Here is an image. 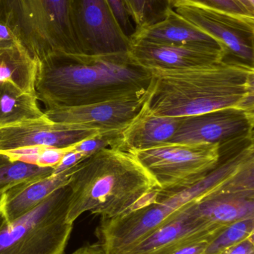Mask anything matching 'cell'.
I'll list each match as a JSON object with an SVG mask.
<instances>
[{"instance_id": "21", "label": "cell", "mask_w": 254, "mask_h": 254, "mask_svg": "<svg viewBox=\"0 0 254 254\" xmlns=\"http://www.w3.org/2000/svg\"><path fill=\"white\" fill-rule=\"evenodd\" d=\"M54 171L53 167L15 161L0 152V195L12 187L50 176Z\"/></svg>"}, {"instance_id": "22", "label": "cell", "mask_w": 254, "mask_h": 254, "mask_svg": "<svg viewBox=\"0 0 254 254\" xmlns=\"http://www.w3.org/2000/svg\"><path fill=\"white\" fill-rule=\"evenodd\" d=\"M252 234H254V217L231 224L209 243L204 254H225Z\"/></svg>"}, {"instance_id": "10", "label": "cell", "mask_w": 254, "mask_h": 254, "mask_svg": "<svg viewBox=\"0 0 254 254\" xmlns=\"http://www.w3.org/2000/svg\"><path fill=\"white\" fill-rule=\"evenodd\" d=\"M73 7L82 54L128 53L129 38L119 28L107 0H73Z\"/></svg>"}, {"instance_id": "26", "label": "cell", "mask_w": 254, "mask_h": 254, "mask_svg": "<svg viewBox=\"0 0 254 254\" xmlns=\"http://www.w3.org/2000/svg\"><path fill=\"white\" fill-rule=\"evenodd\" d=\"M68 149L57 148H42L39 155L37 165L40 167H49L55 168L59 164Z\"/></svg>"}, {"instance_id": "18", "label": "cell", "mask_w": 254, "mask_h": 254, "mask_svg": "<svg viewBox=\"0 0 254 254\" xmlns=\"http://www.w3.org/2000/svg\"><path fill=\"white\" fill-rule=\"evenodd\" d=\"M222 185L194 201L197 213L207 222L223 227L254 217V193L225 192L221 189Z\"/></svg>"}, {"instance_id": "5", "label": "cell", "mask_w": 254, "mask_h": 254, "mask_svg": "<svg viewBox=\"0 0 254 254\" xmlns=\"http://www.w3.org/2000/svg\"><path fill=\"white\" fill-rule=\"evenodd\" d=\"M0 22L36 61L82 54L73 0H0Z\"/></svg>"}, {"instance_id": "24", "label": "cell", "mask_w": 254, "mask_h": 254, "mask_svg": "<svg viewBox=\"0 0 254 254\" xmlns=\"http://www.w3.org/2000/svg\"><path fill=\"white\" fill-rule=\"evenodd\" d=\"M169 7L174 9L178 4L185 1L198 3L210 6L215 8L220 9L231 13H240V14L254 15L246 10L237 0H165Z\"/></svg>"}, {"instance_id": "20", "label": "cell", "mask_w": 254, "mask_h": 254, "mask_svg": "<svg viewBox=\"0 0 254 254\" xmlns=\"http://www.w3.org/2000/svg\"><path fill=\"white\" fill-rule=\"evenodd\" d=\"M45 117L36 93H27L7 82H0V128Z\"/></svg>"}, {"instance_id": "7", "label": "cell", "mask_w": 254, "mask_h": 254, "mask_svg": "<svg viewBox=\"0 0 254 254\" xmlns=\"http://www.w3.org/2000/svg\"><path fill=\"white\" fill-rule=\"evenodd\" d=\"M219 144L164 143L132 152L158 182L161 190L178 191L205 179L219 166Z\"/></svg>"}, {"instance_id": "23", "label": "cell", "mask_w": 254, "mask_h": 254, "mask_svg": "<svg viewBox=\"0 0 254 254\" xmlns=\"http://www.w3.org/2000/svg\"><path fill=\"white\" fill-rule=\"evenodd\" d=\"M135 28L156 23L165 17V0H124Z\"/></svg>"}, {"instance_id": "6", "label": "cell", "mask_w": 254, "mask_h": 254, "mask_svg": "<svg viewBox=\"0 0 254 254\" xmlns=\"http://www.w3.org/2000/svg\"><path fill=\"white\" fill-rule=\"evenodd\" d=\"M68 185L31 211L0 228V254H64L73 224L67 220Z\"/></svg>"}, {"instance_id": "3", "label": "cell", "mask_w": 254, "mask_h": 254, "mask_svg": "<svg viewBox=\"0 0 254 254\" xmlns=\"http://www.w3.org/2000/svg\"><path fill=\"white\" fill-rule=\"evenodd\" d=\"M67 220L73 224L89 212L113 219L153 202L161 190L132 152L104 148L76 164L68 184Z\"/></svg>"}, {"instance_id": "19", "label": "cell", "mask_w": 254, "mask_h": 254, "mask_svg": "<svg viewBox=\"0 0 254 254\" xmlns=\"http://www.w3.org/2000/svg\"><path fill=\"white\" fill-rule=\"evenodd\" d=\"M38 61L16 40L0 42V82L27 93H35Z\"/></svg>"}, {"instance_id": "33", "label": "cell", "mask_w": 254, "mask_h": 254, "mask_svg": "<svg viewBox=\"0 0 254 254\" xmlns=\"http://www.w3.org/2000/svg\"><path fill=\"white\" fill-rule=\"evenodd\" d=\"M4 225V219L1 217V215H0V228L2 227V225Z\"/></svg>"}, {"instance_id": "30", "label": "cell", "mask_w": 254, "mask_h": 254, "mask_svg": "<svg viewBox=\"0 0 254 254\" xmlns=\"http://www.w3.org/2000/svg\"><path fill=\"white\" fill-rule=\"evenodd\" d=\"M210 243L209 241H202L191 243L183 246L171 254H204L206 248Z\"/></svg>"}, {"instance_id": "32", "label": "cell", "mask_w": 254, "mask_h": 254, "mask_svg": "<svg viewBox=\"0 0 254 254\" xmlns=\"http://www.w3.org/2000/svg\"><path fill=\"white\" fill-rule=\"evenodd\" d=\"M241 5H243L246 10H249L251 13L254 14V6L252 5L248 0H237Z\"/></svg>"}, {"instance_id": "28", "label": "cell", "mask_w": 254, "mask_h": 254, "mask_svg": "<svg viewBox=\"0 0 254 254\" xmlns=\"http://www.w3.org/2000/svg\"><path fill=\"white\" fill-rule=\"evenodd\" d=\"M86 155L81 152L73 151L69 148L65 155L63 157L62 160L58 166L55 167L54 173H62L71 167H74L76 164H79L81 161L86 158Z\"/></svg>"}, {"instance_id": "13", "label": "cell", "mask_w": 254, "mask_h": 254, "mask_svg": "<svg viewBox=\"0 0 254 254\" xmlns=\"http://www.w3.org/2000/svg\"><path fill=\"white\" fill-rule=\"evenodd\" d=\"M148 95L78 107H52L46 109L44 114L57 123L80 125L101 132L121 131L140 113Z\"/></svg>"}, {"instance_id": "27", "label": "cell", "mask_w": 254, "mask_h": 254, "mask_svg": "<svg viewBox=\"0 0 254 254\" xmlns=\"http://www.w3.org/2000/svg\"><path fill=\"white\" fill-rule=\"evenodd\" d=\"M42 148L43 147H25L1 152L5 154L10 159L37 165Z\"/></svg>"}, {"instance_id": "17", "label": "cell", "mask_w": 254, "mask_h": 254, "mask_svg": "<svg viewBox=\"0 0 254 254\" xmlns=\"http://www.w3.org/2000/svg\"><path fill=\"white\" fill-rule=\"evenodd\" d=\"M147 98L140 113L119 133V149L135 152L167 143L174 135L183 117L154 114L149 109Z\"/></svg>"}, {"instance_id": "11", "label": "cell", "mask_w": 254, "mask_h": 254, "mask_svg": "<svg viewBox=\"0 0 254 254\" xmlns=\"http://www.w3.org/2000/svg\"><path fill=\"white\" fill-rule=\"evenodd\" d=\"M193 202L123 254H171L191 243L211 242L226 227L204 220L195 211Z\"/></svg>"}, {"instance_id": "34", "label": "cell", "mask_w": 254, "mask_h": 254, "mask_svg": "<svg viewBox=\"0 0 254 254\" xmlns=\"http://www.w3.org/2000/svg\"><path fill=\"white\" fill-rule=\"evenodd\" d=\"M252 5L254 6V0H248Z\"/></svg>"}, {"instance_id": "16", "label": "cell", "mask_w": 254, "mask_h": 254, "mask_svg": "<svg viewBox=\"0 0 254 254\" xmlns=\"http://www.w3.org/2000/svg\"><path fill=\"white\" fill-rule=\"evenodd\" d=\"M75 167L62 173L28 181L9 188L0 195V215L8 225L31 211L57 190L67 186Z\"/></svg>"}, {"instance_id": "12", "label": "cell", "mask_w": 254, "mask_h": 254, "mask_svg": "<svg viewBox=\"0 0 254 254\" xmlns=\"http://www.w3.org/2000/svg\"><path fill=\"white\" fill-rule=\"evenodd\" d=\"M99 133L80 125L53 122L46 116L0 128V152L25 147L69 149Z\"/></svg>"}, {"instance_id": "29", "label": "cell", "mask_w": 254, "mask_h": 254, "mask_svg": "<svg viewBox=\"0 0 254 254\" xmlns=\"http://www.w3.org/2000/svg\"><path fill=\"white\" fill-rule=\"evenodd\" d=\"M254 234L230 249L225 254H254Z\"/></svg>"}, {"instance_id": "31", "label": "cell", "mask_w": 254, "mask_h": 254, "mask_svg": "<svg viewBox=\"0 0 254 254\" xmlns=\"http://www.w3.org/2000/svg\"><path fill=\"white\" fill-rule=\"evenodd\" d=\"M71 254H106L98 243L88 244L79 248Z\"/></svg>"}, {"instance_id": "25", "label": "cell", "mask_w": 254, "mask_h": 254, "mask_svg": "<svg viewBox=\"0 0 254 254\" xmlns=\"http://www.w3.org/2000/svg\"><path fill=\"white\" fill-rule=\"evenodd\" d=\"M110 10L119 28L130 40L135 28L132 24V19L128 13V8L124 0H107Z\"/></svg>"}, {"instance_id": "9", "label": "cell", "mask_w": 254, "mask_h": 254, "mask_svg": "<svg viewBox=\"0 0 254 254\" xmlns=\"http://www.w3.org/2000/svg\"><path fill=\"white\" fill-rule=\"evenodd\" d=\"M254 112L242 108L215 110L182 118L169 141L180 144H219L253 137Z\"/></svg>"}, {"instance_id": "15", "label": "cell", "mask_w": 254, "mask_h": 254, "mask_svg": "<svg viewBox=\"0 0 254 254\" xmlns=\"http://www.w3.org/2000/svg\"><path fill=\"white\" fill-rule=\"evenodd\" d=\"M130 42L199 46L224 50L217 40L186 20L170 7L167 8L165 17L162 20L135 28L130 37Z\"/></svg>"}, {"instance_id": "1", "label": "cell", "mask_w": 254, "mask_h": 254, "mask_svg": "<svg viewBox=\"0 0 254 254\" xmlns=\"http://www.w3.org/2000/svg\"><path fill=\"white\" fill-rule=\"evenodd\" d=\"M152 74L128 53H59L38 62L35 93L46 108L78 107L146 96Z\"/></svg>"}, {"instance_id": "2", "label": "cell", "mask_w": 254, "mask_h": 254, "mask_svg": "<svg viewBox=\"0 0 254 254\" xmlns=\"http://www.w3.org/2000/svg\"><path fill=\"white\" fill-rule=\"evenodd\" d=\"M147 101L155 115L186 117L227 108L254 112V65L222 61L178 69H152Z\"/></svg>"}, {"instance_id": "8", "label": "cell", "mask_w": 254, "mask_h": 254, "mask_svg": "<svg viewBox=\"0 0 254 254\" xmlns=\"http://www.w3.org/2000/svg\"><path fill=\"white\" fill-rule=\"evenodd\" d=\"M174 10L217 40L227 56L254 65V15L231 13L190 1L178 4Z\"/></svg>"}, {"instance_id": "14", "label": "cell", "mask_w": 254, "mask_h": 254, "mask_svg": "<svg viewBox=\"0 0 254 254\" xmlns=\"http://www.w3.org/2000/svg\"><path fill=\"white\" fill-rule=\"evenodd\" d=\"M131 58L146 69H178L222 61L226 52L221 49L130 42Z\"/></svg>"}, {"instance_id": "4", "label": "cell", "mask_w": 254, "mask_h": 254, "mask_svg": "<svg viewBox=\"0 0 254 254\" xmlns=\"http://www.w3.org/2000/svg\"><path fill=\"white\" fill-rule=\"evenodd\" d=\"M237 168L228 158L205 179L178 191H160L153 202L113 219H101L95 235L106 254H123L158 228L167 224L177 211L203 198L222 185Z\"/></svg>"}]
</instances>
